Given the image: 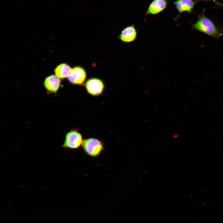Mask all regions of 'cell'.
Returning <instances> with one entry per match:
<instances>
[{
    "label": "cell",
    "mask_w": 223,
    "mask_h": 223,
    "mask_svg": "<svg viewBox=\"0 0 223 223\" xmlns=\"http://www.w3.org/2000/svg\"><path fill=\"white\" fill-rule=\"evenodd\" d=\"M192 29L196 30L218 39L223 34L222 32L211 20L205 16L204 13L199 15L197 21L192 25Z\"/></svg>",
    "instance_id": "6da1fadb"
},
{
    "label": "cell",
    "mask_w": 223,
    "mask_h": 223,
    "mask_svg": "<svg viewBox=\"0 0 223 223\" xmlns=\"http://www.w3.org/2000/svg\"><path fill=\"white\" fill-rule=\"evenodd\" d=\"M82 146L85 152L89 155L93 157L98 156L103 149L102 142L93 138L83 140Z\"/></svg>",
    "instance_id": "7a4b0ae2"
},
{
    "label": "cell",
    "mask_w": 223,
    "mask_h": 223,
    "mask_svg": "<svg viewBox=\"0 0 223 223\" xmlns=\"http://www.w3.org/2000/svg\"><path fill=\"white\" fill-rule=\"evenodd\" d=\"M83 140L81 135L75 131H72L66 135L63 147L72 149L78 148L82 145Z\"/></svg>",
    "instance_id": "3957f363"
},
{
    "label": "cell",
    "mask_w": 223,
    "mask_h": 223,
    "mask_svg": "<svg viewBox=\"0 0 223 223\" xmlns=\"http://www.w3.org/2000/svg\"><path fill=\"white\" fill-rule=\"evenodd\" d=\"M86 77L85 70L81 67L76 66L72 68L68 80L73 84L81 85L83 83Z\"/></svg>",
    "instance_id": "277c9868"
},
{
    "label": "cell",
    "mask_w": 223,
    "mask_h": 223,
    "mask_svg": "<svg viewBox=\"0 0 223 223\" xmlns=\"http://www.w3.org/2000/svg\"><path fill=\"white\" fill-rule=\"evenodd\" d=\"M87 92L94 95H98L102 93L104 87V84L100 79L92 78L88 80L85 84Z\"/></svg>",
    "instance_id": "5b68a950"
},
{
    "label": "cell",
    "mask_w": 223,
    "mask_h": 223,
    "mask_svg": "<svg viewBox=\"0 0 223 223\" xmlns=\"http://www.w3.org/2000/svg\"><path fill=\"white\" fill-rule=\"evenodd\" d=\"M196 2L193 0H176L175 5L180 15L185 12L191 13Z\"/></svg>",
    "instance_id": "8992f818"
},
{
    "label": "cell",
    "mask_w": 223,
    "mask_h": 223,
    "mask_svg": "<svg viewBox=\"0 0 223 223\" xmlns=\"http://www.w3.org/2000/svg\"><path fill=\"white\" fill-rule=\"evenodd\" d=\"M166 0H154L150 4L146 15H155L163 11L167 7Z\"/></svg>",
    "instance_id": "52a82bcc"
},
{
    "label": "cell",
    "mask_w": 223,
    "mask_h": 223,
    "mask_svg": "<svg viewBox=\"0 0 223 223\" xmlns=\"http://www.w3.org/2000/svg\"><path fill=\"white\" fill-rule=\"evenodd\" d=\"M60 84V80L55 75H51L46 77L44 82L45 88L49 91L56 93Z\"/></svg>",
    "instance_id": "ba28073f"
},
{
    "label": "cell",
    "mask_w": 223,
    "mask_h": 223,
    "mask_svg": "<svg viewBox=\"0 0 223 223\" xmlns=\"http://www.w3.org/2000/svg\"><path fill=\"white\" fill-rule=\"evenodd\" d=\"M137 33L133 25L125 28L121 32L119 38L124 42H130L136 39Z\"/></svg>",
    "instance_id": "9c48e42d"
},
{
    "label": "cell",
    "mask_w": 223,
    "mask_h": 223,
    "mask_svg": "<svg viewBox=\"0 0 223 223\" xmlns=\"http://www.w3.org/2000/svg\"><path fill=\"white\" fill-rule=\"evenodd\" d=\"M71 69L68 64L62 63L59 64L55 68V74L59 79H63L68 77Z\"/></svg>",
    "instance_id": "30bf717a"
},
{
    "label": "cell",
    "mask_w": 223,
    "mask_h": 223,
    "mask_svg": "<svg viewBox=\"0 0 223 223\" xmlns=\"http://www.w3.org/2000/svg\"><path fill=\"white\" fill-rule=\"evenodd\" d=\"M202 0L205 1H212L217 5L223 6V4H222L219 2H218L217 1H216V0Z\"/></svg>",
    "instance_id": "8fae6325"
},
{
    "label": "cell",
    "mask_w": 223,
    "mask_h": 223,
    "mask_svg": "<svg viewBox=\"0 0 223 223\" xmlns=\"http://www.w3.org/2000/svg\"><path fill=\"white\" fill-rule=\"evenodd\" d=\"M177 135H175V136H174L173 137L174 138L175 137V138H177Z\"/></svg>",
    "instance_id": "7c38bea8"
}]
</instances>
